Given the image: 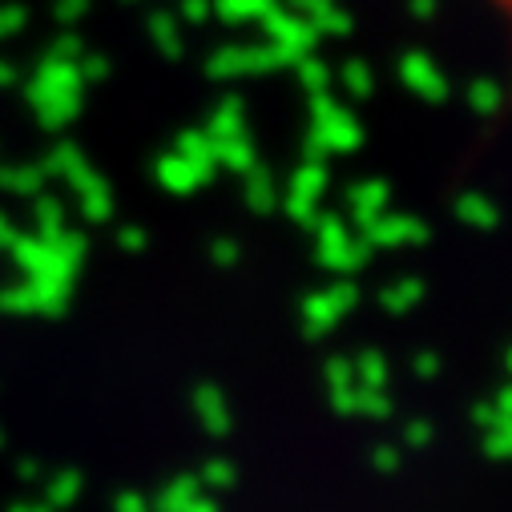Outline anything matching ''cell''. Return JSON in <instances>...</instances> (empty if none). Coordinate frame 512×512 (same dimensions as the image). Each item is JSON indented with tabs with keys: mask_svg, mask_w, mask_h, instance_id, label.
<instances>
[{
	"mask_svg": "<svg viewBox=\"0 0 512 512\" xmlns=\"http://www.w3.org/2000/svg\"><path fill=\"white\" fill-rule=\"evenodd\" d=\"M492 5H496V9H500L508 21H512V0H492Z\"/></svg>",
	"mask_w": 512,
	"mask_h": 512,
	"instance_id": "cell-1",
	"label": "cell"
}]
</instances>
